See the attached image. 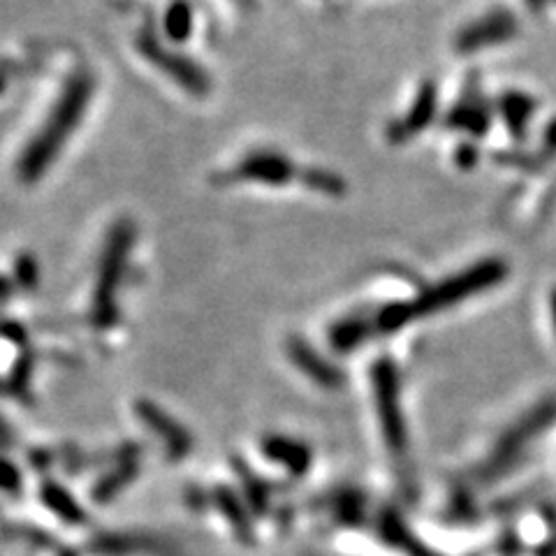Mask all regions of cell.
Instances as JSON below:
<instances>
[{
	"label": "cell",
	"mask_w": 556,
	"mask_h": 556,
	"mask_svg": "<svg viewBox=\"0 0 556 556\" xmlns=\"http://www.w3.org/2000/svg\"><path fill=\"white\" fill-rule=\"evenodd\" d=\"M139 413H142L144 420L153 424V429H156L158 434L165 438L174 457L186 455V452H188V436L177 427V424L170 420V417H165L156 406H142V408H139Z\"/></svg>",
	"instance_id": "6"
},
{
	"label": "cell",
	"mask_w": 556,
	"mask_h": 556,
	"mask_svg": "<svg viewBox=\"0 0 556 556\" xmlns=\"http://www.w3.org/2000/svg\"><path fill=\"white\" fill-rule=\"evenodd\" d=\"M165 33L172 42H186L193 33V10L186 0H174L165 12Z\"/></svg>",
	"instance_id": "7"
},
{
	"label": "cell",
	"mask_w": 556,
	"mask_h": 556,
	"mask_svg": "<svg viewBox=\"0 0 556 556\" xmlns=\"http://www.w3.org/2000/svg\"><path fill=\"white\" fill-rule=\"evenodd\" d=\"M234 177L255 184L283 186L297 177V167L290 158L276 151H253L234 167Z\"/></svg>",
	"instance_id": "4"
},
{
	"label": "cell",
	"mask_w": 556,
	"mask_h": 556,
	"mask_svg": "<svg viewBox=\"0 0 556 556\" xmlns=\"http://www.w3.org/2000/svg\"><path fill=\"white\" fill-rule=\"evenodd\" d=\"M304 184L313 188V190H320V193H327V195H341L343 190H346V184H343V179L339 174L334 172H325V170H309L304 174Z\"/></svg>",
	"instance_id": "10"
},
{
	"label": "cell",
	"mask_w": 556,
	"mask_h": 556,
	"mask_svg": "<svg viewBox=\"0 0 556 556\" xmlns=\"http://www.w3.org/2000/svg\"><path fill=\"white\" fill-rule=\"evenodd\" d=\"M431 109H434V91H431L429 86H424L420 95H417L411 116H408L404 123H399V130L392 135L411 137L413 133H417V128L424 126V123L431 119Z\"/></svg>",
	"instance_id": "8"
},
{
	"label": "cell",
	"mask_w": 556,
	"mask_h": 556,
	"mask_svg": "<svg viewBox=\"0 0 556 556\" xmlns=\"http://www.w3.org/2000/svg\"><path fill=\"white\" fill-rule=\"evenodd\" d=\"M95 79L89 70L72 72L68 82H65L61 95L51 107L49 116L42 123L38 133L33 135L31 142L26 144L17 163V174L24 184H33L45 177L49 165L58 158L63 151L65 142L75 133L79 123H82L86 107L93 98Z\"/></svg>",
	"instance_id": "1"
},
{
	"label": "cell",
	"mask_w": 556,
	"mask_h": 556,
	"mask_svg": "<svg viewBox=\"0 0 556 556\" xmlns=\"http://www.w3.org/2000/svg\"><path fill=\"white\" fill-rule=\"evenodd\" d=\"M17 276H19V281L26 283V285L35 283V276H38V265H35V260L21 258L17 262Z\"/></svg>",
	"instance_id": "12"
},
{
	"label": "cell",
	"mask_w": 556,
	"mask_h": 556,
	"mask_svg": "<svg viewBox=\"0 0 556 556\" xmlns=\"http://www.w3.org/2000/svg\"><path fill=\"white\" fill-rule=\"evenodd\" d=\"M267 450L272 452L276 459H283L285 464H288L292 471L302 473L306 464H309V452L304 448H299L295 443H285V441H272L267 445Z\"/></svg>",
	"instance_id": "9"
},
{
	"label": "cell",
	"mask_w": 556,
	"mask_h": 556,
	"mask_svg": "<svg viewBox=\"0 0 556 556\" xmlns=\"http://www.w3.org/2000/svg\"><path fill=\"white\" fill-rule=\"evenodd\" d=\"M290 350H292V357H295V362L302 364L304 371L309 373V376L318 378V380L332 378V373H329V369L325 367L323 362L318 360L316 355H313V350H309V348L304 346V343H292Z\"/></svg>",
	"instance_id": "11"
},
{
	"label": "cell",
	"mask_w": 556,
	"mask_h": 556,
	"mask_svg": "<svg viewBox=\"0 0 556 556\" xmlns=\"http://www.w3.org/2000/svg\"><path fill=\"white\" fill-rule=\"evenodd\" d=\"M133 241V221H119L109 230L105 251H102L100 258L98 283H95L93 292V320L100 327L112 325L116 318V290H119L121 285V276L123 269H126V260L130 248H133Z\"/></svg>",
	"instance_id": "2"
},
{
	"label": "cell",
	"mask_w": 556,
	"mask_h": 556,
	"mask_svg": "<svg viewBox=\"0 0 556 556\" xmlns=\"http://www.w3.org/2000/svg\"><path fill=\"white\" fill-rule=\"evenodd\" d=\"M137 49L146 61L156 65L160 72H165V75L170 77L174 84H179L181 89H186L193 95H200V98L209 93L211 79L207 70H202L195 61L177 54V51L167 49L151 28H144V31L137 35Z\"/></svg>",
	"instance_id": "3"
},
{
	"label": "cell",
	"mask_w": 556,
	"mask_h": 556,
	"mask_svg": "<svg viewBox=\"0 0 556 556\" xmlns=\"http://www.w3.org/2000/svg\"><path fill=\"white\" fill-rule=\"evenodd\" d=\"M378 404H380V415H383V427L385 434L390 438L392 448L399 450L404 443V429H401L399 411H397V390H394L392 378L385 371H380L378 376Z\"/></svg>",
	"instance_id": "5"
}]
</instances>
